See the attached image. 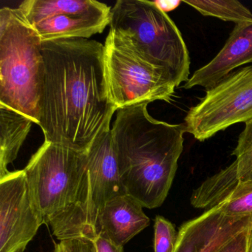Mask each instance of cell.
Masks as SVG:
<instances>
[{
	"mask_svg": "<svg viewBox=\"0 0 252 252\" xmlns=\"http://www.w3.org/2000/svg\"><path fill=\"white\" fill-rule=\"evenodd\" d=\"M104 45L94 39L42 42L44 79L39 126L45 141L88 151L110 130L117 111L110 98Z\"/></svg>",
	"mask_w": 252,
	"mask_h": 252,
	"instance_id": "1",
	"label": "cell"
},
{
	"mask_svg": "<svg viewBox=\"0 0 252 252\" xmlns=\"http://www.w3.org/2000/svg\"><path fill=\"white\" fill-rule=\"evenodd\" d=\"M147 105L118 110L111 135L126 193L152 209L161 206L169 194L187 129L184 124L153 119Z\"/></svg>",
	"mask_w": 252,
	"mask_h": 252,
	"instance_id": "2",
	"label": "cell"
},
{
	"mask_svg": "<svg viewBox=\"0 0 252 252\" xmlns=\"http://www.w3.org/2000/svg\"><path fill=\"white\" fill-rule=\"evenodd\" d=\"M87 164V152L45 141L23 169L35 209L60 241L82 237Z\"/></svg>",
	"mask_w": 252,
	"mask_h": 252,
	"instance_id": "3",
	"label": "cell"
},
{
	"mask_svg": "<svg viewBox=\"0 0 252 252\" xmlns=\"http://www.w3.org/2000/svg\"><path fill=\"white\" fill-rule=\"evenodd\" d=\"M42 41L19 8L0 10V104L39 125Z\"/></svg>",
	"mask_w": 252,
	"mask_h": 252,
	"instance_id": "4",
	"label": "cell"
},
{
	"mask_svg": "<svg viewBox=\"0 0 252 252\" xmlns=\"http://www.w3.org/2000/svg\"><path fill=\"white\" fill-rule=\"evenodd\" d=\"M110 26L164 70L175 86L188 82L191 61L181 32L152 1L119 0L111 9Z\"/></svg>",
	"mask_w": 252,
	"mask_h": 252,
	"instance_id": "5",
	"label": "cell"
},
{
	"mask_svg": "<svg viewBox=\"0 0 252 252\" xmlns=\"http://www.w3.org/2000/svg\"><path fill=\"white\" fill-rule=\"evenodd\" d=\"M104 47L107 87L117 110L156 101L170 102L175 83L164 70L144 58L125 36L110 30Z\"/></svg>",
	"mask_w": 252,
	"mask_h": 252,
	"instance_id": "6",
	"label": "cell"
},
{
	"mask_svg": "<svg viewBox=\"0 0 252 252\" xmlns=\"http://www.w3.org/2000/svg\"><path fill=\"white\" fill-rule=\"evenodd\" d=\"M252 122V66L232 72L206 90L184 119L187 132L204 141L238 123Z\"/></svg>",
	"mask_w": 252,
	"mask_h": 252,
	"instance_id": "7",
	"label": "cell"
},
{
	"mask_svg": "<svg viewBox=\"0 0 252 252\" xmlns=\"http://www.w3.org/2000/svg\"><path fill=\"white\" fill-rule=\"evenodd\" d=\"M42 42L89 39L110 25L111 8L94 0H26L19 6Z\"/></svg>",
	"mask_w": 252,
	"mask_h": 252,
	"instance_id": "8",
	"label": "cell"
},
{
	"mask_svg": "<svg viewBox=\"0 0 252 252\" xmlns=\"http://www.w3.org/2000/svg\"><path fill=\"white\" fill-rule=\"evenodd\" d=\"M88 155V194L82 215V237L98 235V217L107 202L127 194L122 181L111 129L93 141Z\"/></svg>",
	"mask_w": 252,
	"mask_h": 252,
	"instance_id": "9",
	"label": "cell"
},
{
	"mask_svg": "<svg viewBox=\"0 0 252 252\" xmlns=\"http://www.w3.org/2000/svg\"><path fill=\"white\" fill-rule=\"evenodd\" d=\"M43 221L35 209L24 170L0 178V252H23Z\"/></svg>",
	"mask_w": 252,
	"mask_h": 252,
	"instance_id": "10",
	"label": "cell"
},
{
	"mask_svg": "<svg viewBox=\"0 0 252 252\" xmlns=\"http://www.w3.org/2000/svg\"><path fill=\"white\" fill-rule=\"evenodd\" d=\"M250 218L225 216L220 206L184 222L178 231L175 252H216L249 226Z\"/></svg>",
	"mask_w": 252,
	"mask_h": 252,
	"instance_id": "11",
	"label": "cell"
},
{
	"mask_svg": "<svg viewBox=\"0 0 252 252\" xmlns=\"http://www.w3.org/2000/svg\"><path fill=\"white\" fill-rule=\"evenodd\" d=\"M252 63V23L236 25L216 57L194 72L184 88L203 87L206 90L219 83L233 70Z\"/></svg>",
	"mask_w": 252,
	"mask_h": 252,
	"instance_id": "12",
	"label": "cell"
},
{
	"mask_svg": "<svg viewBox=\"0 0 252 252\" xmlns=\"http://www.w3.org/2000/svg\"><path fill=\"white\" fill-rule=\"evenodd\" d=\"M143 208L140 202L128 194L112 199L98 217V234L119 246H125L150 225V218Z\"/></svg>",
	"mask_w": 252,
	"mask_h": 252,
	"instance_id": "13",
	"label": "cell"
},
{
	"mask_svg": "<svg viewBox=\"0 0 252 252\" xmlns=\"http://www.w3.org/2000/svg\"><path fill=\"white\" fill-rule=\"evenodd\" d=\"M33 123L22 113L0 104V178L18 156Z\"/></svg>",
	"mask_w": 252,
	"mask_h": 252,
	"instance_id": "14",
	"label": "cell"
},
{
	"mask_svg": "<svg viewBox=\"0 0 252 252\" xmlns=\"http://www.w3.org/2000/svg\"><path fill=\"white\" fill-rule=\"evenodd\" d=\"M240 183L237 162L234 160L228 167L207 178L193 191L191 206L206 211L214 209L224 203Z\"/></svg>",
	"mask_w": 252,
	"mask_h": 252,
	"instance_id": "15",
	"label": "cell"
},
{
	"mask_svg": "<svg viewBox=\"0 0 252 252\" xmlns=\"http://www.w3.org/2000/svg\"><path fill=\"white\" fill-rule=\"evenodd\" d=\"M207 17H216L223 21L232 22L236 25L252 23V13L238 1L223 0H193L182 1Z\"/></svg>",
	"mask_w": 252,
	"mask_h": 252,
	"instance_id": "16",
	"label": "cell"
},
{
	"mask_svg": "<svg viewBox=\"0 0 252 252\" xmlns=\"http://www.w3.org/2000/svg\"><path fill=\"white\" fill-rule=\"evenodd\" d=\"M220 208L229 218L252 219V181L240 182Z\"/></svg>",
	"mask_w": 252,
	"mask_h": 252,
	"instance_id": "17",
	"label": "cell"
},
{
	"mask_svg": "<svg viewBox=\"0 0 252 252\" xmlns=\"http://www.w3.org/2000/svg\"><path fill=\"white\" fill-rule=\"evenodd\" d=\"M233 155L236 156L237 175L240 182L252 181V122L246 124Z\"/></svg>",
	"mask_w": 252,
	"mask_h": 252,
	"instance_id": "18",
	"label": "cell"
},
{
	"mask_svg": "<svg viewBox=\"0 0 252 252\" xmlns=\"http://www.w3.org/2000/svg\"><path fill=\"white\" fill-rule=\"evenodd\" d=\"M178 232L170 221L158 215L155 219L154 252H175Z\"/></svg>",
	"mask_w": 252,
	"mask_h": 252,
	"instance_id": "19",
	"label": "cell"
},
{
	"mask_svg": "<svg viewBox=\"0 0 252 252\" xmlns=\"http://www.w3.org/2000/svg\"><path fill=\"white\" fill-rule=\"evenodd\" d=\"M54 252H96L94 240L87 237H76L56 243Z\"/></svg>",
	"mask_w": 252,
	"mask_h": 252,
	"instance_id": "20",
	"label": "cell"
},
{
	"mask_svg": "<svg viewBox=\"0 0 252 252\" xmlns=\"http://www.w3.org/2000/svg\"><path fill=\"white\" fill-rule=\"evenodd\" d=\"M248 227L220 248L216 252H246L247 250Z\"/></svg>",
	"mask_w": 252,
	"mask_h": 252,
	"instance_id": "21",
	"label": "cell"
},
{
	"mask_svg": "<svg viewBox=\"0 0 252 252\" xmlns=\"http://www.w3.org/2000/svg\"><path fill=\"white\" fill-rule=\"evenodd\" d=\"M94 242L96 252H125L124 246L116 244L101 234H98Z\"/></svg>",
	"mask_w": 252,
	"mask_h": 252,
	"instance_id": "22",
	"label": "cell"
},
{
	"mask_svg": "<svg viewBox=\"0 0 252 252\" xmlns=\"http://www.w3.org/2000/svg\"><path fill=\"white\" fill-rule=\"evenodd\" d=\"M156 7L164 13L170 12L180 6L182 1L180 0H156L152 1Z\"/></svg>",
	"mask_w": 252,
	"mask_h": 252,
	"instance_id": "23",
	"label": "cell"
},
{
	"mask_svg": "<svg viewBox=\"0 0 252 252\" xmlns=\"http://www.w3.org/2000/svg\"><path fill=\"white\" fill-rule=\"evenodd\" d=\"M246 252H252V219L248 226L247 250Z\"/></svg>",
	"mask_w": 252,
	"mask_h": 252,
	"instance_id": "24",
	"label": "cell"
}]
</instances>
